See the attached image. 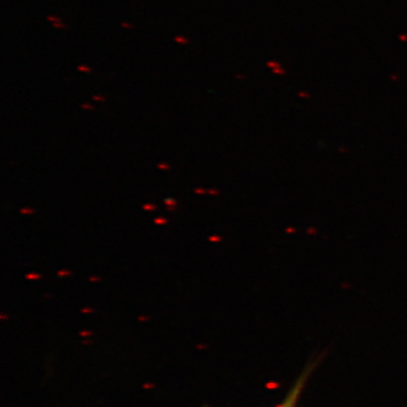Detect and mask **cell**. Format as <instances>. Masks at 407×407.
<instances>
[{
  "instance_id": "obj_1",
  "label": "cell",
  "mask_w": 407,
  "mask_h": 407,
  "mask_svg": "<svg viewBox=\"0 0 407 407\" xmlns=\"http://www.w3.org/2000/svg\"><path fill=\"white\" fill-rule=\"evenodd\" d=\"M309 376V372H304L302 376L300 377V379L295 382V384L293 386V388L291 389V391L287 393V396L285 397V399L282 401V404L279 405L278 407H295L296 406V403L300 398V395L302 393L303 387H304V383L307 381Z\"/></svg>"
},
{
  "instance_id": "obj_2",
  "label": "cell",
  "mask_w": 407,
  "mask_h": 407,
  "mask_svg": "<svg viewBox=\"0 0 407 407\" xmlns=\"http://www.w3.org/2000/svg\"><path fill=\"white\" fill-rule=\"evenodd\" d=\"M174 41L176 43H180V44H187V43L189 42V40L186 39V37H183V36H180V35L175 36L174 37Z\"/></svg>"
},
{
  "instance_id": "obj_3",
  "label": "cell",
  "mask_w": 407,
  "mask_h": 407,
  "mask_svg": "<svg viewBox=\"0 0 407 407\" xmlns=\"http://www.w3.org/2000/svg\"><path fill=\"white\" fill-rule=\"evenodd\" d=\"M46 19L50 20V22H53V23H61V19L58 18L57 16H48L46 17Z\"/></svg>"
},
{
  "instance_id": "obj_4",
  "label": "cell",
  "mask_w": 407,
  "mask_h": 407,
  "mask_svg": "<svg viewBox=\"0 0 407 407\" xmlns=\"http://www.w3.org/2000/svg\"><path fill=\"white\" fill-rule=\"evenodd\" d=\"M77 69H78L79 71H84V73H90V68L87 67V66H78Z\"/></svg>"
},
{
  "instance_id": "obj_5",
  "label": "cell",
  "mask_w": 407,
  "mask_h": 407,
  "mask_svg": "<svg viewBox=\"0 0 407 407\" xmlns=\"http://www.w3.org/2000/svg\"><path fill=\"white\" fill-rule=\"evenodd\" d=\"M52 25H53V27H57V28H66V25L62 24V23H53Z\"/></svg>"
},
{
  "instance_id": "obj_6",
  "label": "cell",
  "mask_w": 407,
  "mask_h": 407,
  "mask_svg": "<svg viewBox=\"0 0 407 407\" xmlns=\"http://www.w3.org/2000/svg\"><path fill=\"white\" fill-rule=\"evenodd\" d=\"M121 27L124 28H133V25L129 24V23H121Z\"/></svg>"
},
{
  "instance_id": "obj_7",
  "label": "cell",
  "mask_w": 407,
  "mask_h": 407,
  "mask_svg": "<svg viewBox=\"0 0 407 407\" xmlns=\"http://www.w3.org/2000/svg\"><path fill=\"white\" fill-rule=\"evenodd\" d=\"M94 100H96V101H103V97H100V96H94Z\"/></svg>"
}]
</instances>
